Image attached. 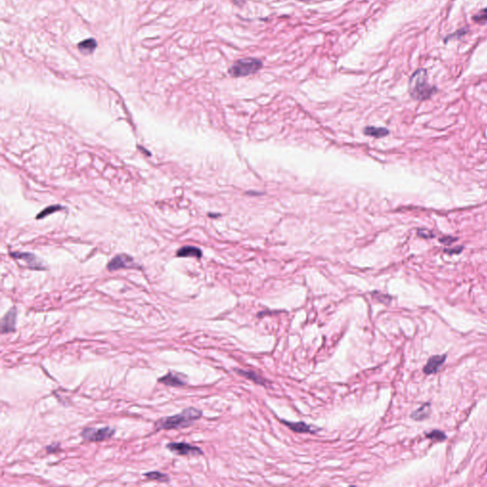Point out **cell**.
<instances>
[{
	"label": "cell",
	"instance_id": "cell-16",
	"mask_svg": "<svg viewBox=\"0 0 487 487\" xmlns=\"http://www.w3.org/2000/svg\"><path fill=\"white\" fill-rule=\"evenodd\" d=\"M177 257H195L201 258L202 251L200 248L195 247H183L178 249Z\"/></svg>",
	"mask_w": 487,
	"mask_h": 487
},
{
	"label": "cell",
	"instance_id": "cell-7",
	"mask_svg": "<svg viewBox=\"0 0 487 487\" xmlns=\"http://www.w3.org/2000/svg\"><path fill=\"white\" fill-rule=\"evenodd\" d=\"M186 376L183 374H180L177 372L170 371L165 376L158 379V382L164 384L165 386L172 387H182L186 386Z\"/></svg>",
	"mask_w": 487,
	"mask_h": 487
},
{
	"label": "cell",
	"instance_id": "cell-22",
	"mask_svg": "<svg viewBox=\"0 0 487 487\" xmlns=\"http://www.w3.org/2000/svg\"><path fill=\"white\" fill-rule=\"evenodd\" d=\"M466 33H467V29H462V30H459V31H455L453 34H451V35L446 36L445 39H444V42H447V40H450V39H452L453 38H455V36H457V38L463 36V35L466 34Z\"/></svg>",
	"mask_w": 487,
	"mask_h": 487
},
{
	"label": "cell",
	"instance_id": "cell-6",
	"mask_svg": "<svg viewBox=\"0 0 487 487\" xmlns=\"http://www.w3.org/2000/svg\"><path fill=\"white\" fill-rule=\"evenodd\" d=\"M131 268H136V264L134 263L131 256L126 255V254H119L116 256L108 265V270L109 271H118L121 269H131Z\"/></svg>",
	"mask_w": 487,
	"mask_h": 487
},
{
	"label": "cell",
	"instance_id": "cell-21",
	"mask_svg": "<svg viewBox=\"0 0 487 487\" xmlns=\"http://www.w3.org/2000/svg\"><path fill=\"white\" fill-rule=\"evenodd\" d=\"M418 236H420L421 238H425V239H430V238H433L435 234H433L430 231L422 229V230L418 231Z\"/></svg>",
	"mask_w": 487,
	"mask_h": 487
},
{
	"label": "cell",
	"instance_id": "cell-12",
	"mask_svg": "<svg viewBox=\"0 0 487 487\" xmlns=\"http://www.w3.org/2000/svg\"><path fill=\"white\" fill-rule=\"evenodd\" d=\"M235 371L237 372V374L246 378V379L250 380L252 382H254L257 385H261V386H266L267 383H268V380L265 379L264 377H262L261 375H259L258 373H256L254 371H249V370H243V369H234Z\"/></svg>",
	"mask_w": 487,
	"mask_h": 487
},
{
	"label": "cell",
	"instance_id": "cell-25",
	"mask_svg": "<svg viewBox=\"0 0 487 487\" xmlns=\"http://www.w3.org/2000/svg\"><path fill=\"white\" fill-rule=\"evenodd\" d=\"M462 250H463V247H459L455 249H445L444 251L447 252L449 254H453V253H460V252H462Z\"/></svg>",
	"mask_w": 487,
	"mask_h": 487
},
{
	"label": "cell",
	"instance_id": "cell-23",
	"mask_svg": "<svg viewBox=\"0 0 487 487\" xmlns=\"http://www.w3.org/2000/svg\"><path fill=\"white\" fill-rule=\"evenodd\" d=\"M46 450L49 452V453H53V452H56L58 450H60V447H59V444H52V445H49L47 446Z\"/></svg>",
	"mask_w": 487,
	"mask_h": 487
},
{
	"label": "cell",
	"instance_id": "cell-19",
	"mask_svg": "<svg viewBox=\"0 0 487 487\" xmlns=\"http://www.w3.org/2000/svg\"><path fill=\"white\" fill-rule=\"evenodd\" d=\"M61 209H62V207H61V206H58V205L48 207L46 209H43L39 214H38L36 218H38V219H42V218L48 216V215H50V214H52V213H54V212H56V211H59V210H61Z\"/></svg>",
	"mask_w": 487,
	"mask_h": 487
},
{
	"label": "cell",
	"instance_id": "cell-4",
	"mask_svg": "<svg viewBox=\"0 0 487 487\" xmlns=\"http://www.w3.org/2000/svg\"><path fill=\"white\" fill-rule=\"evenodd\" d=\"M116 433V429L109 426H105L102 428H93V427H86L82 432L81 437L83 440L89 441H103L110 439Z\"/></svg>",
	"mask_w": 487,
	"mask_h": 487
},
{
	"label": "cell",
	"instance_id": "cell-15",
	"mask_svg": "<svg viewBox=\"0 0 487 487\" xmlns=\"http://www.w3.org/2000/svg\"><path fill=\"white\" fill-rule=\"evenodd\" d=\"M429 414H430V403L425 402V404H423L420 408L415 410L411 414V418L414 421H424L426 418H428Z\"/></svg>",
	"mask_w": 487,
	"mask_h": 487
},
{
	"label": "cell",
	"instance_id": "cell-5",
	"mask_svg": "<svg viewBox=\"0 0 487 487\" xmlns=\"http://www.w3.org/2000/svg\"><path fill=\"white\" fill-rule=\"evenodd\" d=\"M167 448L171 451L172 453H175L177 455L181 456H197V455H203V451L201 448L194 446L191 443L186 442H170L167 444Z\"/></svg>",
	"mask_w": 487,
	"mask_h": 487
},
{
	"label": "cell",
	"instance_id": "cell-18",
	"mask_svg": "<svg viewBox=\"0 0 487 487\" xmlns=\"http://www.w3.org/2000/svg\"><path fill=\"white\" fill-rule=\"evenodd\" d=\"M425 437L434 441H443L447 439L445 433L443 431L438 430V429H435V430H432L428 433H425Z\"/></svg>",
	"mask_w": 487,
	"mask_h": 487
},
{
	"label": "cell",
	"instance_id": "cell-8",
	"mask_svg": "<svg viewBox=\"0 0 487 487\" xmlns=\"http://www.w3.org/2000/svg\"><path fill=\"white\" fill-rule=\"evenodd\" d=\"M16 318H17V310L16 308L11 309L5 314L1 322V333H12L16 331Z\"/></svg>",
	"mask_w": 487,
	"mask_h": 487
},
{
	"label": "cell",
	"instance_id": "cell-10",
	"mask_svg": "<svg viewBox=\"0 0 487 487\" xmlns=\"http://www.w3.org/2000/svg\"><path fill=\"white\" fill-rule=\"evenodd\" d=\"M280 421H281V423H283L289 429H291L292 431L296 432V433L315 434L321 430L320 428L314 427L313 425H308L304 422L293 423V422H288V421H284V420H280Z\"/></svg>",
	"mask_w": 487,
	"mask_h": 487
},
{
	"label": "cell",
	"instance_id": "cell-3",
	"mask_svg": "<svg viewBox=\"0 0 487 487\" xmlns=\"http://www.w3.org/2000/svg\"><path fill=\"white\" fill-rule=\"evenodd\" d=\"M263 62L258 58H242L232 64L229 69V73L232 78H245L258 72L263 68Z\"/></svg>",
	"mask_w": 487,
	"mask_h": 487
},
{
	"label": "cell",
	"instance_id": "cell-17",
	"mask_svg": "<svg viewBox=\"0 0 487 487\" xmlns=\"http://www.w3.org/2000/svg\"><path fill=\"white\" fill-rule=\"evenodd\" d=\"M144 477L147 478V479L157 480V481H160V482H169V481H170V477H169L168 475L164 474L162 472H148V473L144 474Z\"/></svg>",
	"mask_w": 487,
	"mask_h": 487
},
{
	"label": "cell",
	"instance_id": "cell-26",
	"mask_svg": "<svg viewBox=\"0 0 487 487\" xmlns=\"http://www.w3.org/2000/svg\"><path fill=\"white\" fill-rule=\"evenodd\" d=\"M301 2H315V1H322V0H298Z\"/></svg>",
	"mask_w": 487,
	"mask_h": 487
},
{
	"label": "cell",
	"instance_id": "cell-11",
	"mask_svg": "<svg viewBox=\"0 0 487 487\" xmlns=\"http://www.w3.org/2000/svg\"><path fill=\"white\" fill-rule=\"evenodd\" d=\"M12 256L14 258H16V259H22L27 264H29V266L31 267V269H34V270H44L45 268L41 266V264L39 263L38 258L33 254H31V253H19V252H16V253H12Z\"/></svg>",
	"mask_w": 487,
	"mask_h": 487
},
{
	"label": "cell",
	"instance_id": "cell-24",
	"mask_svg": "<svg viewBox=\"0 0 487 487\" xmlns=\"http://www.w3.org/2000/svg\"><path fill=\"white\" fill-rule=\"evenodd\" d=\"M457 240L458 239H456V238H453V237H444V238H441V239H440V242H441V243H444V244H446V245H449V244H452V243L456 242Z\"/></svg>",
	"mask_w": 487,
	"mask_h": 487
},
{
	"label": "cell",
	"instance_id": "cell-14",
	"mask_svg": "<svg viewBox=\"0 0 487 487\" xmlns=\"http://www.w3.org/2000/svg\"><path fill=\"white\" fill-rule=\"evenodd\" d=\"M363 133L365 135L372 136V137H375V138H382V137L387 136L389 134V131L386 128H376V127L368 126V127L364 128Z\"/></svg>",
	"mask_w": 487,
	"mask_h": 487
},
{
	"label": "cell",
	"instance_id": "cell-13",
	"mask_svg": "<svg viewBox=\"0 0 487 487\" xmlns=\"http://www.w3.org/2000/svg\"><path fill=\"white\" fill-rule=\"evenodd\" d=\"M97 47V42L96 40L93 39H89L87 40H84L82 42H80L78 44V50L85 55H89V54H93L94 52V50L96 49Z\"/></svg>",
	"mask_w": 487,
	"mask_h": 487
},
{
	"label": "cell",
	"instance_id": "cell-20",
	"mask_svg": "<svg viewBox=\"0 0 487 487\" xmlns=\"http://www.w3.org/2000/svg\"><path fill=\"white\" fill-rule=\"evenodd\" d=\"M473 21L476 23L484 24L487 22V8L481 9L479 13L473 16Z\"/></svg>",
	"mask_w": 487,
	"mask_h": 487
},
{
	"label": "cell",
	"instance_id": "cell-1",
	"mask_svg": "<svg viewBox=\"0 0 487 487\" xmlns=\"http://www.w3.org/2000/svg\"><path fill=\"white\" fill-rule=\"evenodd\" d=\"M203 416L201 410L195 407H188L180 412L179 414L161 418L155 423V428L157 430H170L189 427L194 424L195 421L199 420Z\"/></svg>",
	"mask_w": 487,
	"mask_h": 487
},
{
	"label": "cell",
	"instance_id": "cell-2",
	"mask_svg": "<svg viewBox=\"0 0 487 487\" xmlns=\"http://www.w3.org/2000/svg\"><path fill=\"white\" fill-rule=\"evenodd\" d=\"M436 87L428 83L427 70L418 69L413 72L408 83V93L414 100H427L436 93Z\"/></svg>",
	"mask_w": 487,
	"mask_h": 487
},
{
	"label": "cell",
	"instance_id": "cell-9",
	"mask_svg": "<svg viewBox=\"0 0 487 487\" xmlns=\"http://www.w3.org/2000/svg\"><path fill=\"white\" fill-rule=\"evenodd\" d=\"M446 361V354L431 356L424 367V373L426 375H432L440 370L441 365Z\"/></svg>",
	"mask_w": 487,
	"mask_h": 487
}]
</instances>
